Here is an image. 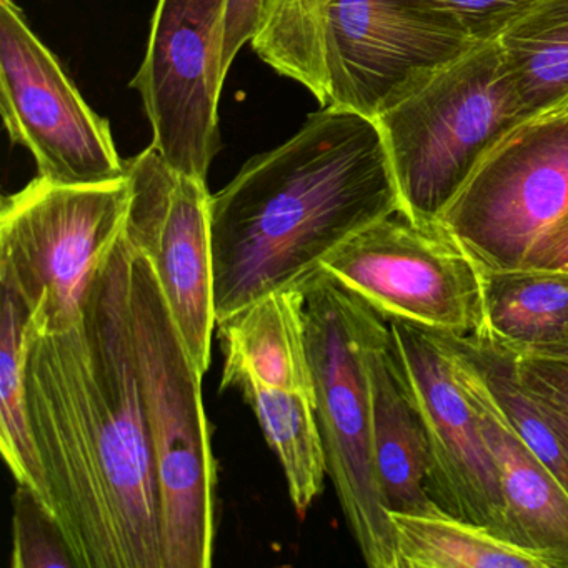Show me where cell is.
Returning <instances> with one entry per match:
<instances>
[{
  "label": "cell",
  "mask_w": 568,
  "mask_h": 568,
  "mask_svg": "<svg viewBox=\"0 0 568 568\" xmlns=\"http://www.w3.org/2000/svg\"><path fill=\"white\" fill-rule=\"evenodd\" d=\"M521 384L541 400L568 415V358L515 354Z\"/></svg>",
  "instance_id": "obj_24"
},
{
  "label": "cell",
  "mask_w": 568,
  "mask_h": 568,
  "mask_svg": "<svg viewBox=\"0 0 568 568\" xmlns=\"http://www.w3.org/2000/svg\"><path fill=\"white\" fill-rule=\"evenodd\" d=\"M255 54L322 108L377 119L477 42L414 0H331L257 29Z\"/></svg>",
  "instance_id": "obj_3"
},
{
  "label": "cell",
  "mask_w": 568,
  "mask_h": 568,
  "mask_svg": "<svg viewBox=\"0 0 568 568\" xmlns=\"http://www.w3.org/2000/svg\"><path fill=\"white\" fill-rule=\"evenodd\" d=\"M362 305V352L371 392L372 455L388 514L442 511L430 495V454L420 412L405 377L390 325Z\"/></svg>",
  "instance_id": "obj_14"
},
{
  "label": "cell",
  "mask_w": 568,
  "mask_h": 568,
  "mask_svg": "<svg viewBox=\"0 0 568 568\" xmlns=\"http://www.w3.org/2000/svg\"><path fill=\"white\" fill-rule=\"evenodd\" d=\"M438 334V332H437ZM454 354L458 377L480 418L507 505L511 538L568 568V494L498 410L470 362L440 334Z\"/></svg>",
  "instance_id": "obj_15"
},
{
  "label": "cell",
  "mask_w": 568,
  "mask_h": 568,
  "mask_svg": "<svg viewBox=\"0 0 568 568\" xmlns=\"http://www.w3.org/2000/svg\"><path fill=\"white\" fill-rule=\"evenodd\" d=\"M395 212L400 199L377 122L337 108L308 115L211 197L217 322L271 292L301 288L335 248Z\"/></svg>",
  "instance_id": "obj_2"
},
{
  "label": "cell",
  "mask_w": 568,
  "mask_h": 568,
  "mask_svg": "<svg viewBox=\"0 0 568 568\" xmlns=\"http://www.w3.org/2000/svg\"><path fill=\"white\" fill-rule=\"evenodd\" d=\"M400 214L438 224L488 152L524 124L497 41L480 42L377 119Z\"/></svg>",
  "instance_id": "obj_5"
},
{
  "label": "cell",
  "mask_w": 568,
  "mask_h": 568,
  "mask_svg": "<svg viewBox=\"0 0 568 568\" xmlns=\"http://www.w3.org/2000/svg\"><path fill=\"white\" fill-rule=\"evenodd\" d=\"M485 331L511 352L568 334V275L540 271L481 272Z\"/></svg>",
  "instance_id": "obj_20"
},
{
  "label": "cell",
  "mask_w": 568,
  "mask_h": 568,
  "mask_svg": "<svg viewBox=\"0 0 568 568\" xmlns=\"http://www.w3.org/2000/svg\"><path fill=\"white\" fill-rule=\"evenodd\" d=\"M388 325L424 422L435 505L514 541L497 467L450 347L437 332L410 322Z\"/></svg>",
  "instance_id": "obj_13"
},
{
  "label": "cell",
  "mask_w": 568,
  "mask_h": 568,
  "mask_svg": "<svg viewBox=\"0 0 568 568\" xmlns=\"http://www.w3.org/2000/svg\"><path fill=\"white\" fill-rule=\"evenodd\" d=\"M12 540V568H78L54 511L22 484L14 495Z\"/></svg>",
  "instance_id": "obj_22"
},
{
  "label": "cell",
  "mask_w": 568,
  "mask_h": 568,
  "mask_svg": "<svg viewBox=\"0 0 568 568\" xmlns=\"http://www.w3.org/2000/svg\"><path fill=\"white\" fill-rule=\"evenodd\" d=\"M301 288L328 477L365 564L398 568L394 525L382 505L372 455L371 392L362 352L364 302L322 268Z\"/></svg>",
  "instance_id": "obj_7"
},
{
  "label": "cell",
  "mask_w": 568,
  "mask_h": 568,
  "mask_svg": "<svg viewBox=\"0 0 568 568\" xmlns=\"http://www.w3.org/2000/svg\"><path fill=\"white\" fill-rule=\"evenodd\" d=\"M535 398H537L538 407H540V410L544 412L545 417H547L548 424H550L551 427H554L555 434H557L558 438H560L561 445H564L565 452H567L568 455V415L564 414V412L561 410H558L557 407H554V405L548 404V402L541 400V398L538 397Z\"/></svg>",
  "instance_id": "obj_28"
},
{
  "label": "cell",
  "mask_w": 568,
  "mask_h": 568,
  "mask_svg": "<svg viewBox=\"0 0 568 568\" xmlns=\"http://www.w3.org/2000/svg\"><path fill=\"white\" fill-rule=\"evenodd\" d=\"M132 247V335L158 474L164 568H209L217 468L202 402L204 374L192 361L151 261Z\"/></svg>",
  "instance_id": "obj_4"
},
{
  "label": "cell",
  "mask_w": 568,
  "mask_h": 568,
  "mask_svg": "<svg viewBox=\"0 0 568 568\" xmlns=\"http://www.w3.org/2000/svg\"><path fill=\"white\" fill-rule=\"evenodd\" d=\"M229 0H158L148 51L131 88L152 148L179 174L207 179L221 149L219 99Z\"/></svg>",
  "instance_id": "obj_11"
},
{
  "label": "cell",
  "mask_w": 568,
  "mask_h": 568,
  "mask_svg": "<svg viewBox=\"0 0 568 568\" xmlns=\"http://www.w3.org/2000/svg\"><path fill=\"white\" fill-rule=\"evenodd\" d=\"M235 387L244 394L265 440L284 468L288 495L298 517H305L328 477L315 398L304 392L267 387L254 381L239 382Z\"/></svg>",
  "instance_id": "obj_19"
},
{
  "label": "cell",
  "mask_w": 568,
  "mask_h": 568,
  "mask_svg": "<svg viewBox=\"0 0 568 568\" xmlns=\"http://www.w3.org/2000/svg\"><path fill=\"white\" fill-rule=\"evenodd\" d=\"M221 388L254 381L314 397L302 288L271 292L217 322Z\"/></svg>",
  "instance_id": "obj_16"
},
{
  "label": "cell",
  "mask_w": 568,
  "mask_h": 568,
  "mask_svg": "<svg viewBox=\"0 0 568 568\" xmlns=\"http://www.w3.org/2000/svg\"><path fill=\"white\" fill-rule=\"evenodd\" d=\"M321 268L387 321L460 337L484 334V274L442 224L395 212L345 241Z\"/></svg>",
  "instance_id": "obj_8"
},
{
  "label": "cell",
  "mask_w": 568,
  "mask_h": 568,
  "mask_svg": "<svg viewBox=\"0 0 568 568\" xmlns=\"http://www.w3.org/2000/svg\"><path fill=\"white\" fill-rule=\"evenodd\" d=\"M0 111L39 178L85 185L128 175L111 125L89 108L14 0H0Z\"/></svg>",
  "instance_id": "obj_10"
},
{
  "label": "cell",
  "mask_w": 568,
  "mask_h": 568,
  "mask_svg": "<svg viewBox=\"0 0 568 568\" xmlns=\"http://www.w3.org/2000/svg\"><path fill=\"white\" fill-rule=\"evenodd\" d=\"M331 0H265L257 29L275 28L324 8Z\"/></svg>",
  "instance_id": "obj_27"
},
{
  "label": "cell",
  "mask_w": 568,
  "mask_h": 568,
  "mask_svg": "<svg viewBox=\"0 0 568 568\" xmlns=\"http://www.w3.org/2000/svg\"><path fill=\"white\" fill-rule=\"evenodd\" d=\"M568 219V108L517 125L478 165L438 224L481 272L520 271Z\"/></svg>",
  "instance_id": "obj_9"
},
{
  "label": "cell",
  "mask_w": 568,
  "mask_h": 568,
  "mask_svg": "<svg viewBox=\"0 0 568 568\" xmlns=\"http://www.w3.org/2000/svg\"><path fill=\"white\" fill-rule=\"evenodd\" d=\"M31 308L12 288L2 285V337H0V448L18 484L34 490L51 508L48 484L36 448L26 404L22 347ZM52 510V508H51Z\"/></svg>",
  "instance_id": "obj_21"
},
{
  "label": "cell",
  "mask_w": 568,
  "mask_h": 568,
  "mask_svg": "<svg viewBox=\"0 0 568 568\" xmlns=\"http://www.w3.org/2000/svg\"><path fill=\"white\" fill-rule=\"evenodd\" d=\"M521 268L568 275V219L531 248Z\"/></svg>",
  "instance_id": "obj_26"
},
{
  "label": "cell",
  "mask_w": 568,
  "mask_h": 568,
  "mask_svg": "<svg viewBox=\"0 0 568 568\" xmlns=\"http://www.w3.org/2000/svg\"><path fill=\"white\" fill-rule=\"evenodd\" d=\"M265 0H229L221 71L227 78L232 62L257 31Z\"/></svg>",
  "instance_id": "obj_25"
},
{
  "label": "cell",
  "mask_w": 568,
  "mask_h": 568,
  "mask_svg": "<svg viewBox=\"0 0 568 568\" xmlns=\"http://www.w3.org/2000/svg\"><path fill=\"white\" fill-rule=\"evenodd\" d=\"M129 175L68 185L36 178L0 209V281L31 308L39 331L58 334L82 317L95 271L131 207Z\"/></svg>",
  "instance_id": "obj_6"
},
{
  "label": "cell",
  "mask_w": 568,
  "mask_h": 568,
  "mask_svg": "<svg viewBox=\"0 0 568 568\" xmlns=\"http://www.w3.org/2000/svg\"><path fill=\"white\" fill-rule=\"evenodd\" d=\"M515 354L537 355V357L568 358V334L547 342V344L537 345V347L527 348L524 352Z\"/></svg>",
  "instance_id": "obj_29"
},
{
  "label": "cell",
  "mask_w": 568,
  "mask_h": 568,
  "mask_svg": "<svg viewBox=\"0 0 568 568\" xmlns=\"http://www.w3.org/2000/svg\"><path fill=\"white\" fill-rule=\"evenodd\" d=\"M132 251L122 229L74 327L48 334L29 321L24 332L29 420L49 501L78 568H164L132 335Z\"/></svg>",
  "instance_id": "obj_1"
},
{
  "label": "cell",
  "mask_w": 568,
  "mask_h": 568,
  "mask_svg": "<svg viewBox=\"0 0 568 568\" xmlns=\"http://www.w3.org/2000/svg\"><path fill=\"white\" fill-rule=\"evenodd\" d=\"M567 108H568V105H567ZM560 111H561V109H560Z\"/></svg>",
  "instance_id": "obj_30"
},
{
  "label": "cell",
  "mask_w": 568,
  "mask_h": 568,
  "mask_svg": "<svg viewBox=\"0 0 568 568\" xmlns=\"http://www.w3.org/2000/svg\"><path fill=\"white\" fill-rule=\"evenodd\" d=\"M525 122L568 105V0H541L497 39Z\"/></svg>",
  "instance_id": "obj_17"
},
{
  "label": "cell",
  "mask_w": 568,
  "mask_h": 568,
  "mask_svg": "<svg viewBox=\"0 0 568 568\" xmlns=\"http://www.w3.org/2000/svg\"><path fill=\"white\" fill-rule=\"evenodd\" d=\"M471 41H497L541 0H414Z\"/></svg>",
  "instance_id": "obj_23"
},
{
  "label": "cell",
  "mask_w": 568,
  "mask_h": 568,
  "mask_svg": "<svg viewBox=\"0 0 568 568\" xmlns=\"http://www.w3.org/2000/svg\"><path fill=\"white\" fill-rule=\"evenodd\" d=\"M388 515L398 568H557L547 555L444 511Z\"/></svg>",
  "instance_id": "obj_18"
},
{
  "label": "cell",
  "mask_w": 568,
  "mask_h": 568,
  "mask_svg": "<svg viewBox=\"0 0 568 568\" xmlns=\"http://www.w3.org/2000/svg\"><path fill=\"white\" fill-rule=\"evenodd\" d=\"M125 165L132 184L125 235L151 261L192 361L205 374L217 327L212 195L205 181L179 174L152 145Z\"/></svg>",
  "instance_id": "obj_12"
}]
</instances>
